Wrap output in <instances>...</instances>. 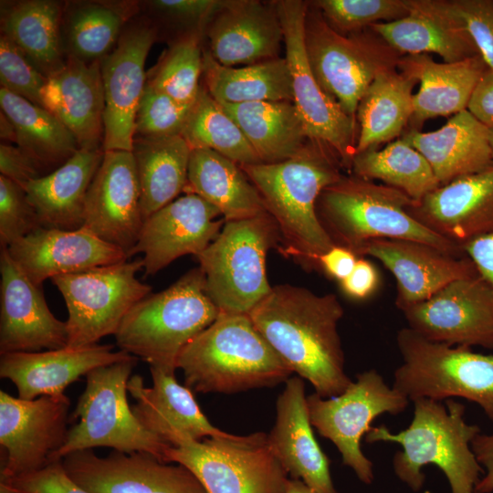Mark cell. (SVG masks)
Here are the masks:
<instances>
[{
    "mask_svg": "<svg viewBox=\"0 0 493 493\" xmlns=\"http://www.w3.org/2000/svg\"><path fill=\"white\" fill-rule=\"evenodd\" d=\"M307 2L304 42L312 73L322 89L356 119L368 87L380 73L397 68L402 55L372 27L349 35L335 31Z\"/></svg>",
    "mask_w": 493,
    "mask_h": 493,
    "instance_id": "cell-10",
    "label": "cell"
},
{
    "mask_svg": "<svg viewBox=\"0 0 493 493\" xmlns=\"http://www.w3.org/2000/svg\"><path fill=\"white\" fill-rule=\"evenodd\" d=\"M280 245L279 228L268 213L225 222L216 238L196 256L205 292L220 313L249 314L270 292L266 258Z\"/></svg>",
    "mask_w": 493,
    "mask_h": 493,
    "instance_id": "cell-7",
    "label": "cell"
},
{
    "mask_svg": "<svg viewBox=\"0 0 493 493\" xmlns=\"http://www.w3.org/2000/svg\"><path fill=\"white\" fill-rule=\"evenodd\" d=\"M219 313L205 292V277L199 267L166 289L151 293L136 303L114 336L120 350L150 366L174 372L185 346Z\"/></svg>",
    "mask_w": 493,
    "mask_h": 493,
    "instance_id": "cell-6",
    "label": "cell"
},
{
    "mask_svg": "<svg viewBox=\"0 0 493 493\" xmlns=\"http://www.w3.org/2000/svg\"><path fill=\"white\" fill-rule=\"evenodd\" d=\"M467 110L482 124L493 129V69L488 68L479 79Z\"/></svg>",
    "mask_w": 493,
    "mask_h": 493,
    "instance_id": "cell-54",
    "label": "cell"
},
{
    "mask_svg": "<svg viewBox=\"0 0 493 493\" xmlns=\"http://www.w3.org/2000/svg\"><path fill=\"white\" fill-rule=\"evenodd\" d=\"M69 398L44 395L34 400L0 391L1 479L38 471L64 446L69 421Z\"/></svg>",
    "mask_w": 493,
    "mask_h": 493,
    "instance_id": "cell-15",
    "label": "cell"
},
{
    "mask_svg": "<svg viewBox=\"0 0 493 493\" xmlns=\"http://www.w3.org/2000/svg\"><path fill=\"white\" fill-rule=\"evenodd\" d=\"M134 1H75L64 5L61 39L66 57L100 61L139 11Z\"/></svg>",
    "mask_w": 493,
    "mask_h": 493,
    "instance_id": "cell-36",
    "label": "cell"
},
{
    "mask_svg": "<svg viewBox=\"0 0 493 493\" xmlns=\"http://www.w3.org/2000/svg\"><path fill=\"white\" fill-rule=\"evenodd\" d=\"M351 173L381 181L419 201L440 186L426 159L404 139L398 138L381 150L369 149L354 155Z\"/></svg>",
    "mask_w": 493,
    "mask_h": 493,
    "instance_id": "cell-42",
    "label": "cell"
},
{
    "mask_svg": "<svg viewBox=\"0 0 493 493\" xmlns=\"http://www.w3.org/2000/svg\"><path fill=\"white\" fill-rule=\"evenodd\" d=\"M405 17L371 26L403 55L435 53L454 63L479 55L468 33L441 12L433 0H410Z\"/></svg>",
    "mask_w": 493,
    "mask_h": 493,
    "instance_id": "cell-33",
    "label": "cell"
},
{
    "mask_svg": "<svg viewBox=\"0 0 493 493\" xmlns=\"http://www.w3.org/2000/svg\"><path fill=\"white\" fill-rule=\"evenodd\" d=\"M414 202L396 188L351 173L321 191L316 211L334 244L357 256L367 242L387 238L417 241L457 257H465L460 246L409 215L407 208Z\"/></svg>",
    "mask_w": 493,
    "mask_h": 493,
    "instance_id": "cell-5",
    "label": "cell"
},
{
    "mask_svg": "<svg viewBox=\"0 0 493 493\" xmlns=\"http://www.w3.org/2000/svg\"><path fill=\"white\" fill-rule=\"evenodd\" d=\"M43 107L72 133L79 149L103 150L105 97L100 61L67 57L59 71L47 78Z\"/></svg>",
    "mask_w": 493,
    "mask_h": 493,
    "instance_id": "cell-29",
    "label": "cell"
},
{
    "mask_svg": "<svg viewBox=\"0 0 493 493\" xmlns=\"http://www.w3.org/2000/svg\"><path fill=\"white\" fill-rule=\"evenodd\" d=\"M182 137L191 150H211L239 165L262 163L236 122L203 85Z\"/></svg>",
    "mask_w": 493,
    "mask_h": 493,
    "instance_id": "cell-43",
    "label": "cell"
},
{
    "mask_svg": "<svg viewBox=\"0 0 493 493\" xmlns=\"http://www.w3.org/2000/svg\"><path fill=\"white\" fill-rule=\"evenodd\" d=\"M63 8L51 0L1 4V35L20 48L47 78L63 68L67 60L61 39Z\"/></svg>",
    "mask_w": 493,
    "mask_h": 493,
    "instance_id": "cell-35",
    "label": "cell"
},
{
    "mask_svg": "<svg viewBox=\"0 0 493 493\" xmlns=\"http://www.w3.org/2000/svg\"><path fill=\"white\" fill-rule=\"evenodd\" d=\"M358 258L351 250L335 245L320 257L319 268L341 282L351 274Z\"/></svg>",
    "mask_w": 493,
    "mask_h": 493,
    "instance_id": "cell-56",
    "label": "cell"
},
{
    "mask_svg": "<svg viewBox=\"0 0 493 493\" xmlns=\"http://www.w3.org/2000/svg\"><path fill=\"white\" fill-rule=\"evenodd\" d=\"M223 0H153L143 2L156 27L173 34L171 40L198 35L205 37V28Z\"/></svg>",
    "mask_w": 493,
    "mask_h": 493,
    "instance_id": "cell-46",
    "label": "cell"
},
{
    "mask_svg": "<svg viewBox=\"0 0 493 493\" xmlns=\"http://www.w3.org/2000/svg\"><path fill=\"white\" fill-rule=\"evenodd\" d=\"M219 104L239 126L262 163L288 160L309 140L292 101Z\"/></svg>",
    "mask_w": 493,
    "mask_h": 493,
    "instance_id": "cell-38",
    "label": "cell"
},
{
    "mask_svg": "<svg viewBox=\"0 0 493 493\" xmlns=\"http://www.w3.org/2000/svg\"><path fill=\"white\" fill-rule=\"evenodd\" d=\"M0 275V354L67 347L66 321L53 315L41 287L28 278L7 248H1Z\"/></svg>",
    "mask_w": 493,
    "mask_h": 493,
    "instance_id": "cell-21",
    "label": "cell"
},
{
    "mask_svg": "<svg viewBox=\"0 0 493 493\" xmlns=\"http://www.w3.org/2000/svg\"><path fill=\"white\" fill-rule=\"evenodd\" d=\"M132 355L113 351L111 344L65 347L36 352L1 354L0 377L11 381L24 400L60 395L72 383L90 371L128 360Z\"/></svg>",
    "mask_w": 493,
    "mask_h": 493,
    "instance_id": "cell-27",
    "label": "cell"
},
{
    "mask_svg": "<svg viewBox=\"0 0 493 493\" xmlns=\"http://www.w3.org/2000/svg\"><path fill=\"white\" fill-rule=\"evenodd\" d=\"M194 393H235L271 387L293 372L249 314L219 313L181 352L177 369Z\"/></svg>",
    "mask_w": 493,
    "mask_h": 493,
    "instance_id": "cell-3",
    "label": "cell"
},
{
    "mask_svg": "<svg viewBox=\"0 0 493 493\" xmlns=\"http://www.w3.org/2000/svg\"><path fill=\"white\" fill-rule=\"evenodd\" d=\"M379 283L380 277L374 265L364 258H358L351 274L340 285L347 296L362 300L372 295Z\"/></svg>",
    "mask_w": 493,
    "mask_h": 493,
    "instance_id": "cell-53",
    "label": "cell"
},
{
    "mask_svg": "<svg viewBox=\"0 0 493 493\" xmlns=\"http://www.w3.org/2000/svg\"><path fill=\"white\" fill-rule=\"evenodd\" d=\"M0 173L22 187L46 175L31 156L17 145L6 142L0 144Z\"/></svg>",
    "mask_w": 493,
    "mask_h": 493,
    "instance_id": "cell-52",
    "label": "cell"
},
{
    "mask_svg": "<svg viewBox=\"0 0 493 493\" xmlns=\"http://www.w3.org/2000/svg\"><path fill=\"white\" fill-rule=\"evenodd\" d=\"M221 212L194 194H185L162 207L142 225L129 257L142 253L145 275H154L185 255L198 256L219 235Z\"/></svg>",
    "mask_w": 493,
    "mask_h": 493,
    "instance_id": "cell-20",
    "label": "cell"
},
{
    "mask_svg": "<svg viewBox=\"0 0 493 493\" xmlns=\"http://www.w3.org/2000/svg\"><path fill=\"white\" fill-rule=\"evenodd\" d=\"M441 402L427 398L414 401V417L410 425L393 434L383 425L372 427L366 443L393 442L402 446L393 459L396 476L414 491L425 483L422 468L437 466L446 475L451 493H474L479 474L483 472L471 442L480 433L476 425L464 419L465 406L452 399Z\"/></svg>",
    "mask_w": 493,
    "mask_h": 493,
    "instance_id": "cell-4",
    "label": "cell"
},
{
    "mask_svg": "<svg viewBox=\"0 0 493 493\" xmlns=\"http://www.w3.org/2000/svg\"><path fill=\"white\" fill-rule=\"evenodd\" d=\"M435 5L463 27L488 68L493 69V0H433Z\"/></svg>",
    "mask_w": 493,
    "mask_h": 493,
    "instance_id": "cell-48",
    "label": "cell"
},
{
    "mask_svg": "<svg viewBox=\"0 0 493 493\" xmlns=\"http://www.w3.org/2000/svg\"><path fill=\"white\" fill-rule=\"evenodd\" d=\"M0 484L19 493H89L68 477L61 460L36 472L1 480Z\"/></svg>",
    "mask_w": 493,
    "mask_h": 493,
    "instance_id": "cell-51",
    "label": "cell"
},
{
    "mask_svg": "<svg viewBox=\"0 0 493 493\" xmlns=\"http://www.w3.org/2000/svg\"><path fill=\"white\" fill-rule=\"evenodd\" d=\"M0 136L2 142L16 143V137L15 127L11 121L2 111L0 114Z\"/></svg>",
    "mask_w": 493,
    "mask_h": 493,
    "instance_id": "cell-58",
    "label": "cell"
},
{
    "mask_svg": "<svg viewBox=\"0 0 493 493\" xmlns=\"http://www.w3.org/2000/svg\"><path fill=\"white\" fill-rule=\"evenodd\" d=\"M61 464L68 477L89 493H206L187 467L168 465L146 452L113 450L102 457L84 449L67 455Z\"/></svg>",
    "mask_w": 493,
    "mask_h": 493,
    "instance_id": "cell-17",
    "label": "cell"
},
{
    "mask_svg": "<svg viewBox=\"0 0 493 493\" xmlns=\"http://www.w3.org/2000/svg\"><path fill=\"white\" fill-rule=\"evenodd\" d=\"M489 142H490V146L492 150V157H493V129H489Z\"/></svg>",
    "mask_w": 493,
    "mask_h": 493,
    "instance_id": "cell-60",
    "label": "cell"
},
{
    "mask_svg": "<svg viewBox=\"0 0 493 493\" xmlns=\"http://www.w3.org/2000/svg\"><path fill=\"white\" fill-rule=\"evenodd\" d=\"M240 166L279 228V251L305 268L320 269V257L335 244L318 217L316 203L321 191L344 174L337 156L309 140L284 162Z\"/></svg>",
    "mask_w": 493,
    "mask_h": 493,
    "instance_id": "cell-2",
    "label": "cell"
},
{
    "mask_svg": "<svg viewBox=\"0 0 493 493\" xmlns=\"http://www.w3.org/2000/svg\"><path fill=\"white\" fill-rule=\"evenodd\" d=\"M276 413L267 440L290 478L301 480L319 493H337L329 458L313 434L301 377H289L285 382Z\"/></svg>",
    "mask_w": 493,
    "mask_h": 493,
    "instance_id": "cell-26",
    "label": "cell"
},
{
    "mask_svg": "<svg viewBox=\"0 0 493 493\" xmlns=\"http://www.w3.org/2000/svg\"><path fill=\"white\" fill-rule=\"evenodd\" d=\"M204 44L205 37L198 35L170 42L147 73L146 85L182 104L193 105L201 88Z\"/></svg>",
    "mask_w": 493,
    "mask_h": 493,
    "instance_id": "cell-44",
    "label": "cell"
},
{
    "mask_svg": "<svg viewBox=\"0 0 493 493\" xmlns=\"http://www.w3.org/2000/svg\"><path fill=\"white\" fill-rule=\"evenodd\" d=\"M401 138L426 159L440 185L493 163L489 128L467 110L453 115L436 131L406 130Z\"/></svg>",
    "mask_w": 493,
    "mask_h": 493,
    "instance_id": "cell-31",
    "label": "cell"
},
{
    "mask_svg": "<svg viewBox=\"0 0 493 493\" xmlns=\"http://www.w3.org/2000/svg\"><path fill=\"white\" fill-rule=\"evenodd\" d=\"M137 357L98 367L86 375L64 446L51 462L67 455L95 447H110L130 454L146 452L168 463L171 445L148 431L136 418L127 399L128 382Z\"/></svg>",
    "mask_w": 493,
    "mask_h": 493,
    "instance_id": "cell-8",
    "label": "cell"
},
{
    "mask_svg": "<svg viewBox=\"0 0 493 493\" xmlns=\"http://www.w3.org/2000/svg\"><path fill=\"white\" fill-rule=\"evenodd\" d=\"M205 40L211 56L225 67L280 58L284 32L276 1L223 0L205 28Z\"/></svg>",
    "mask_w": 493,
    "mask_h": 493,
    "instance_id": "cell-22",
    "label": "cell"
},
{
    "mask_svg": "<svg viewBox=\"0 0 493 493\" xmlns=\"http://www.w3.org/2000/svg\"><path fill=\"white\" fill-rule=\"evenodd\" d=\"M142 268L138 258L51 278L68 309L67 347H88L115 335L129 310L152 292L136 278Z\"/></svg>",
    "mask_w": 493,
    "mask_h": 493,
    "instance_id": "cell-12",
    "label": "cell"
},
{
    "mask_svg": "<svg viewBox=\"0 0 493 493\" xmlns=\"http://www.w3.org/2000/svg\"><path fill=\"white\" fill-rule=\"evenodd\" d=\"M335 31L349 35L379 23L402 19L411 11L410 0L309 1Z\"/></svg>",
    "mask_w": 493,
    "mask_h": 493,
    "instance_id": "cell-45",
    "label": "cell"
},
{
    "mask_svg": "<svg viewBox=\"0 0 493 493\" xmlns=\"http://www.w3.org/2000/svg\"><path fill=\"white\" fill-rule=\"evenodd\" d=\"M103 155V150L79 149L60 167L23 187L41 227H82L87 191Z\"/></svg>",
    "mask_w": 493,
    "mask_h": 493,
    "instance_id": "cell-32",
    "label": "cell"
},
{
    "mask_svg": "<svg viewBox=\"0 0 493 493\" xmlns=\"http://www.w3.org/2000/svg\"><path fill=\"white\" fill-rule=\"evenodd\" d=\"M184 193L194 194L215 206L226 222L267 213L261 194L241 166L211 150H192Z\"/></svg>",
    "mask_w": 493,
    "mask_h": 493,
    "instance_id": "cell-34",
    "label": "cell"
},
{
    "mask_svg": "<svg viewBox=\"0 0 493 493\" xmlns=\"http://www.w3.org/2000/svg\"><path fill=\"white\" fill-rule=\"evenodd\" d=\"M191 148L182 136L134 137V157L143 222L176 199L187 184Z\"/></svg>",
    "mask_w": 493,
    "mask_h": 493,
    "instance_id": "cell-39",
    "label": "cell"
},
{
    "mask_svg": "<svg viewBox=\"0 0 493 493\" xmlns=\"http://www.w3.org/2000/svg\"><path fill=\"white\" fill-rule=\"evenodd\" d=\"M150 372L152 387H146L140 375L131 376L127 387L136 401L132 412L148 431L171 446L183 439L202 441L231 435L208 421L193 392L177 383L174 372L154 366Z\"/></svg>",
    "mask_w": 493,
    "mask_h": 493,
    "instance_id": "cell-28",
    "label": "cell"
},
{
    "mask_svg": "<svg viewBox=\"0 0 493 493\" xmlns=\"http://www.w3.org/2000/svg\"><path fill=\"white\" fill-rule=\"evenodd\" d=\"M37 215L25 189L0 175V245L8 247L15 241L40 228Z\"/></svg>",
    "mask_w": 493,
    "mask_h": 493,
    "instance_id": "cell-50",
    "label": "cell"
},
{
    "mask_svg": "<svg viewBox=\"0 0 493 493\" xmlns=\"http://www.w3.org/2000/svg\"><path fill=\"white\" fill-rule=\"evenodd\" d=\"M284 32L293 103L308 138L329 148L351 171L358 140L357 120L349 116L320 86L310 68L304 42L308 6L302 0H275Z\"/></svg>",
    "mask_w": 493,
    "mask_h": 493,
    "instance_id": "cell-14",
    "label": "cell"
},
{
    "mask_svg": "<svg viewBox=\"0 0 493 493\" xmlns=\"http://www.w3.org/2000/svg\"><path fill=\"white\" fill-rule=\"evenodd\" d=\"M463 250L493 291V232L468 242Z\"/></svg>",
    "mask_w": 493,
    "mask_h": 493,
    "instance_id": "cell-55",
    "label": "cell"
},
{
    "mask_svg": "<svg viewBox=\"0 0 493 493\" xmlns=\"http://www.w3.org/2000/svg\"><path fill=\"white\" fill-rule=\"evenodd\" d=\"M417 83L397 68L385 70L373 79L356 110V153L378 149L403 135L413 115V89Z\"/></svg>",
    "mask_w": 493,
    "mask_h": 493,
    "instance_id": "cell-37",
    "label": "cell"
},
{
    "mask_svg": "<svg viewBox=\"0 0 493 493\" xmlns=\"http://www.w3.org/2000/svg\"><path fill=\"white\" fill-rule=\"evenodd\" d=\"M158 36L149 19L133 18L114 48L100 60L105 97L104 152L132 150L136 112L147 80L144 65Z\"/></svg>",
    "mask_w": 493,
    "mask_h": 493,
    "instance_id": "cell-16",
    "label": "cell"
},
{
    "mask_svg": "<svg viewBox=\"0 0 493 493\" xmlns=\"http://www.w3.org/2000/svg\"><path fill=\"white\" fill-rule=\"evenodd\" d=\"M400 310L408 327L429 341L493 350V291L479 275Z\"/></svg>",
    "mask_w": 493,
    "mask_h": 493,
    "instance_id": "cell-18",
    "label": "cell"
},
{
    "mask_svg": "<svg viewBox=\"0 0 493 493\" xmlns=\"http://www.w3.org/2000/svg\"><path fill=\"white\" fill-rule=\"evenodd\" d=\"M142 225L140 184L132 152L105 151L87 191L82 227L129 256Z\"/></svg>",
    "mask_w": 493,
    "mask_h": 493,
    "instance_id": "cell-19",
    "label": "cell"
},
{
    "mask_svg": "<svg viewBox=\"0 0 493 493\" xmlns=\"http://www.w3.org/2000/svg\"><path fill=\"white\" fill-rule=\"evenodd\" d=\"M1 111L16 131V144L47 174L65 163L78 150L72 133L49 110L0 89Z\"/></svg>",
    "mask_w": 493,
    "mask_h": 493,
    "instance_id": "cell-41",
    "label": "cell"
},
{
    "mask_svg": "<svg viewBox=\"0 0 493 493\" xmlns=\"http://www.w3.org/2000/svg\"><path fill=\"white\" fill-rule=\"evenodd\" d=\"M285 493H319L299 479L289 478Z\"/></svg>",
    "mask_w": 493,
    "mask_h": 493,
    "instance_id": "cell-59",
    "label": "cell"
},
{
    "mask_svg": "<svg viewBox=\"0 0 493 493\" xmlns=\"http://www.w3.org/2000/svg\"><path fill=\"white\" fill-rule=\"evenodd\" d=\"M358 256L379 260L395 278V305L404 307L425 301L455 280L477 276L473 262L430 245L404 239H374L367 242Z\"/></svg>",
    "mask_w": 493,
    "mask_h": 493,
    "instance_id": "cell-24",
    "label": "cell"
},
{
    "mask_svg": "<svg viewBox=\"0 0 493 493\" xmlns=\"http://www.w3.org/2000/svg\"><path fill=\"white\" fill-rule=\"evenodd\" d=\"M471 449L480 466L487 472L478 480L474 493H491L493 491V434H477L471 442Z\"/></svg>",
    "mask_w": 493,
    "mask_h": 493,
    "instance_id": "cell-57",
    "label": "cell"
},
{
    "mask_svg": "<svg viewBox=\"0 0 493 493\" xmlns=\"http://www.w3.org/2000/svg\"><path fill=\"white\" fill-rule=\"evenodd\" d=\"M192 107L146 85L136 112L134 137L182 136Z\"/></svg>",
    "mask_w": 493,
    "mask_h": 493,
    "instance_id": "cell-47",
    "label": "cell"
},
{
    "mask_svg": "<svg viewBox=\"0 0 493 493\" xmlns=\"http://www.w3.org/2000/svg\"><path fill=\"white\" fill-rule=\"evenodd\" d=\"M397 68L417 80L409 130L419 131L428 120L455 115L467 109L479 79L488 69L480 55L464 60L436 62L428 54L403 55Z\"/></svg>",
    "mask_w": 493,
    "mask_h": 493,
    "instance_id": "cell-30",
    "label": "cell"
},
{
    "mask_svg": "<svg viewBox=\"0 0 493 493\" xmlns=\"http://www.w3.org/2000/svg\"><path fill=\"white\" fill-rule=\"evenodd\" d=\"M343 308L335 294L319 295L289 284L272 287L249 312L250 319L293 372L323 398L351 383L344 369L338 332Z\"/></svg>",
    "mask_w": 493,
    "mask_h": 493,
    "instance_id": "cell-1",
    "label": "cell"
},
{
    "mask_svg": "<svg viewBox=\"0 0 493 493\" xmlns=\"http://www.w3.org/2000/svg\"><path fill=\"white\" fill-rule=\"evenodd\" d=\"M9 255L41 287L47 278L128 260V254L81 227L73 231L40 227L15 241Z\"/></svg>",
    "mask_w": 493,
    "mask_h": 493,
    "instance_id": "cell-25",
    "label": "cell"
},
{
    "mask_svg": "<svg viewBox=\"0 0 493 493\" xmlns=\"http://www.w3.org/2000/svg\"><path fill=\"white\" fill-rule=\"evenodd\" d=\"M403 364L393 387L409 401L461 397L477 403L493 422V354L429 341L409 327L396 336Z\"/></svg>",
    "mask_w": 493,
    "mask_h": 493,
    "instance_id": "cell-9",
    "label": "cell"
},
{
    "mask_svg": "<svg viewBox=\"0 0 493 493\" xmlns=\"http://www.w3.org/2000/svg\"><path fill=\"white\" fill-rule=\"evenodd\" d=\"M47 80V78L30 62L20 48L6 37L0 36L1 88L43 107L41 92Z\"/></svg>",
    "mask_w": 493,
    "mask_h": 493,
    "instance_id": "cell-49",
    "label": "cell"
},
{
    "mask_svg": "<svg viewBox=\"0 0 493 493\" xmlns=\"http://www.w3.org/2000/svg\"><path fill=\"white\" fill-rule=\"evenodd\" d=\"M309 419L319 434L339 450L343 465L365 483L373 481V465L361 449V439L383 414H398L409 400L389 387L381 374L369 370L357 374L339 395L323 398L316 393L307 396Z\"/></svg>",
    "mask_w": 493,
    "mask_h": 493,
    "instance_id": "cell-13",
    "label": "cell"
},
{
    "mask_svg": "<svg viewBox=\"0 0 493 493\" xmlns=\"http://www.w3.org/2000/svg\"><path fill=\"white\" fill-rule=\"evenodd\" d=\"M202 85L219 103L292 101V80L286 58L242 67L219 64L204 44Z\"/></svg>",
    "mask_w": 493,
    "mask_h": 493,
    "instance_id": "cell-40",
    "label": "cell"
},
{
    "mask_svg": "<svg viewBox=\"0 0 493 493\" xmlns=\"http://www.w3.org/2000/svg\"><path fill=\"white\" fill-rule=\"evenodd\" d=\"M167 461L187 467L206 493H285L289 479L263 432L179 440Z\"/></svg>",
    "mask_w": 493,
    "mask_h": 493,
    "instance_id": "cell-11",
    "label": "cell"
},
{
    "mask_svg": "<svg viewBox=\"0 0 493 493\" xmlns=\"http://www.w3.org/2000/svg\"><path fill=\"white\" fill-rule=\"evenodd\" d=\"M425 227L460 246L493 232V163L440 185L407 208Z\"/></svg>",
    "mask_w": 493,
    "mask_h": 493,
    "instance_id": "cell-23",
    "label": "cell"
}]
</instances>
